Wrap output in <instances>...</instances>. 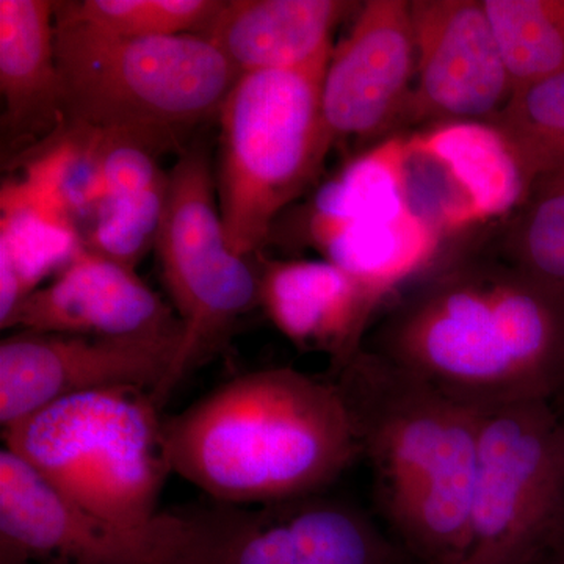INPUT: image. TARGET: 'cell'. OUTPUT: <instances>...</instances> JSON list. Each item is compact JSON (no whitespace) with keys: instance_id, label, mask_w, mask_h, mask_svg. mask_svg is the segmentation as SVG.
I'll return each instance as SVG.
<instances>
[{"instance_id":"1","label":"cell","mask_w":564,"mask_h":564,"mask_svg":"<svg viewBox=\"0 0 564 564\" xmlns=\"http://www.w3.org/2000/svg\"><path fill=\"white\" fill-rule=\"evenodd\" d=\"M172 473L228 507L321 494L361 455L339 384L291 367L232 378L165 421Z\"/></svg>"},{"instance_id":"2","label":"cell","mask_w":564,"mask_h":564,"mask_svg":"<svg viewBox=\"0 0 564 564\" xmlns=\"http://www.w3.org/2000/svg\"><path fill=\"white\" fill-rule=\"evenodd\" d=\"M477 410L547 400L564 375V295L510 270H462L415 293L373 350Z\"/></svg>"},{"instance_id":"3","label":"cell","mask_w":564,"mask_h":564,"mask_svg":"<svg viewBox=\"0 0 564 564\" xmlns=\"http://www.w3.org/2000/svg\"><path fill=\"white\" fill-rule=\"evenodd\" d=\"M337 375L389 524L421 562L462 564L470 543L481 410L375 351H359Z\"/></svg>"},{"instance_id":"4","label":"cell","mask_w":564,"mask_h":564,"mask_svg":"<svg viewBox=\"0 0 564 564\" xmlns=\"http://www.w3.org/2000/svg\"><path fill=\"white\" fill-rule=\"evenodd\" d=\"M65 120L180 147L199 122L218 117L239 74L195 33L122 39L55 20Z\"/></svg>"},{"instance_id":"5","label":"cell","mask_w":564,"mask_h":564,"mask_svg":"<svg viewBox=\"0 0 564 564\" xmlns=\"http://www.w3.org/2000/svg\"><path fill=\"white\" fill-rule=\"evenodd\" d=\"M162 408L150 391L66 397L3 430V448L84 510L141 525L159 511L172 473Z\"/></svg>"},{"instance_id":"6","label":"cell","mask_w":564,"mask_h":564,"mask_svg":"<svg viewBox=\"0 0 564 564\" xmlns=\"http://www.w3.org/2000/svg\"><path fill=\"white\" fill-rule=\"evenodd\" d=\"M332 52L296 68L245 74L223 102L215 188L226 242L242 258L267 243L334 147L322 113Z\"/></svg>"},{"instance_id":"7","label":"cell","mask_w":564,"mask_h":564,"mask_svg":"<svg viewBox=\"0 0 564 564\" xmlns=\"http://www.w3.org/2000/svg\"><path fill=\"white\" fill-rule=\"evenodd\" d=\"M154 250L182 325L172 370L152 393L163 408L182 381L220 348L237 321L259 304V269L226 242L204 144L182 152L170 170Z\"/></svg>"},{"instance_id":"8","label":"cell","mask_w":564,"mask_h":564,"mask_svg":"<svg viewBox=\"0 0 564 564\" xmlns=\"http://www.w3.org/2000/svg\"><path fill=\"white\" fill-rule=\"evenodd\" d=\"M564 541V423L547 400L481 410L462 564H538Z\"/></svg>"},{"instance_id":"9","label":"cell","mask_w":564,"mask_h":564,"mask_svg":"<svg viewBox=\"0 0 564 564\" xmlns=\"http://www.w3.org/2000/svg\"><path fill=\"white\" fill-rule=\"evenodd\" d=\"M206 514L161 511L141 525L84 510L7 448L0 452L2 555L44 564H198Z\"/></svg>"},{"instance_id":"10","label":"cell","mask_w":564,"mask_h":564,"mask_svg":"<svg viewBox=\"0 0 564 564\" xmlns=\"http://www.w3.org/2000/svg\"><path fill=\"white\" fill-rule=\"evenodd\" d=\"M181 333L139 337L17 332L0 343V425L9 429L66 397L106 389L154 393L172 370Z\"/></svg>"},{"instance_id":"11","label":"cell","mask_w":564,"mask_h":564,"mask_svg":"<svg viewBox=\"0 0 564 564\" xmlns=\"http://www.w3.org/2000/svg\"><path fill=\"white\" fill-rule=\"evenodd\" d=\"M415 76L403 120L494 122L514 93L484 0H411Z\"/></svg>"},{"instance_id":"12","label":"cell","mask_w":564,"mask_h":564,"mask_svg":"<svg viewBox=\"0 0 564 564\" xmlns=\"http://www.w3.org/2000/svg\"><path fill=\"white\" fill-rule=\"evenodd\" d=\"M206 516L198 564H403L366 514L321 494Z\"/></svg>"},{"instance_id":"13","label":"cell","mask_w":564,"mask_h":564,"mask_svg":"<svg viewBox=\"0 0 564 564\" xmlns=\"http://www.w3.org/2000/svg\"><path fill=\"white\" fill-rule=\"evenodd\" d=\"M414 76L410 2L361 3L323 76V121L333 143L372 140L402 121Z\"/></svg>"},{"instance_id":"14","label":"cell","mask_w":564,"mask_h":564,"mask_svg":"<svg viewBox=\"0 0 564 564\" xmlns=\"http://www.w3.org/2000/svg\"><path fill=\"white\" fill-rule=\"evenodd\" d=\"M2 329L139 337L181 333L182 325L135 270L85 248L31 293Z\"/></svg>"},{"instance_id":"15","label":"cell","mask_w":564,"mask_h":564,"mask_svg":"<svg viewBox=\"0 0 564 564\" xmlns=\"http://www.w3.org/2000/svg\"><path fill=\"white\" fill-rule=\"evenodd\" d=\"M259 304L282 336L304 350L326 352L336 372L362 350L364 333L380 307L326 259L262 262Z\"/></svg>"},{"instance_id":"16","label":"cell","mask_w":564,"mask_h":564,"mask_svg":"<svg viewBox=\"0 0 564 564\" xmlns=\"http://www.w3.org/2000/svg\"><path fill=\"white\" fill-rule=\"evenodd\" d=\"M359 9L344 0H223L199 33L236 73L296 68L333 51V32Z\"/></svg>"},{"instance_id":"17","label":"cell","mask_w":564,"mask_h":564,"mask_svg":"<svg viewBox=\"0 0 564 564\" xmlns=\"http://www.w3.org/2000/svg\"><path fill=\"white\" fill-rule=\"evenodd\" d=\"M57 3L0 0L2 135L18 150L40 143L65 121L55 51Z\"/></svg>"},{"instance_id":"18","label":"cell","mask_w":564,"mask_h":564,"mask_svg":"<svg viewBox=\"0 0 564 564\" xmlns=\"http://www.w3.org/2000/svg\"><path fill=\"white\" fill-rule=\"evenodd\" d=\"M159 144L131 133L102 131V196L85 247L137 269L158 243L169 173Z\"/></svg>"},{"instance_id":"19","label":"cell","mask_w":564,"mask_h":564,"mask_svg":"<svg viewBox=\"0 0 564 564\" xmlns=\"http://www.w3.org/2000/svg\"><path fill=\"white\" fill-rule=\"evenodd\" d=\"M310 237L378 306L433 262L443 239L410 209L355 220L311 217Z\"/></svg>"},{"instance_id":"20","label":"cell","mask_w":564,"mask_h":564,"mask_svg":"<svg viewBox=\"0 0 564 564\" xmlns=\"http://www.w3.org/2000/svg\"><path fill=\"white\" fill-rule=\"evenodd\" d=\"M68 215L25 180L0 192V326L44 281L57 276L85 250Z\"/></svg>"},{"instance_id":"21","label":"cell","mask_w":564,"mask_h":564,"mask_svg":"<svg viewBox=\"0 0 564 564\" xmlns=\"http://www.w3.org/2000/svg\"><path fill=\"white\" fill-rule=\"evenodd\" d=\"M443 165L478 223L524 206L532 182L494 122H448L410 137Z\"/></svg>"},{"instance_id":"22","label":"cell","mask_w":564,"mask_h":564,"mask_svg":"<svg viewBox=\"0 0 564 564\" xmlns=\"http://www.w3.org/2000/svg\"><path fill=\"white\" fill-rule=\"evenodd\" d=\"M22 180L61 207L87 236L102 196V131L65 120L14 159Z\"/></svg>"},{"instance_id":"23","label":"cell","mask_w":564,"mask_h":564,"mask_svg":"<svg viewBox=\"0 0 564 564\" xmlns=\"http://www.w3.org/2000/svg\"><path fill=\"white\" fill-rule=\"evenodd\" d=\"M514 90L564 70V0H484Z\"/></svg>"},{"instance_id":"24","label":"cell","mask_w":564,"mask_h":564,"mask_svg":"<svg viewBox=\"0 0 564 564\" xmlns=\"http://www.w3.org/2000/svg\"><path fill=\"white\" fill-rule=\"evenodd\" d=\"M404 159L406 137H391L362 152L323 185L311 217L355 220L410 209Z\"/></svg>"},{"instance_id":"25","label":"cell","mask_w":564,"mask_h":564,"mask_svg":"<svg viewBox=\"0 0 564 564\" xmlns=\"http://www.w3.org/2000/svg\"><path fill=\"white\" fill-rule=\"evenodd\" d=\"M223 0H82L58 2L55 20L122 39L199 35Z\"/></svg>"},{"instance_id":"26","label":"cell","mask_w":564,"mask_h":564,"mask_svg":"<svg viewBox=\"0 0 564 564\" xmlns=\"http://www.w3.org/2000/svg\"><path fill=\"white\" fill-rule=\"evenodd\" d=\"M530 182L564 169V70L518 88L494 120Z\"/></svg>"},{"instance_id":"27","label":"cell","mask_w":564,"mask_h":564,"mask_svg":"<svg viewBox=\"0 0 564 564\" xmlns=\"http://www.w3.org/2000/svg\"><path fill=\"white\" fill-rule=\"evenodd\" d=\"M510 252L513 269L564 295V169L533 182Z\"/></svg>"},{"instance_id":"28","label":"cell","mask_w":564,"mask_h":564,"mask_svg":"<svg viewBox=\"0 0 564 564\" xmlns=\"http://www.w3.org/2000/svg\"><path fill=\"white\" fill-rule=\"evenodd\" d=\"M544 564H564V541L545 558Z\"/></svg>"},{"instance_id":"29","label":"cell","mask_w":564,"mask_h":564,"mask_svg":"<svg viewBox=\"0 0 564 564\" xmlns=\"http://www.w3.org/2000/svg\"><path fill=\"white\" fill-rule=\"evenodd\" d=\"M538 564H543V562H540V563H538Z\"/></svg>"}]
</instances>
